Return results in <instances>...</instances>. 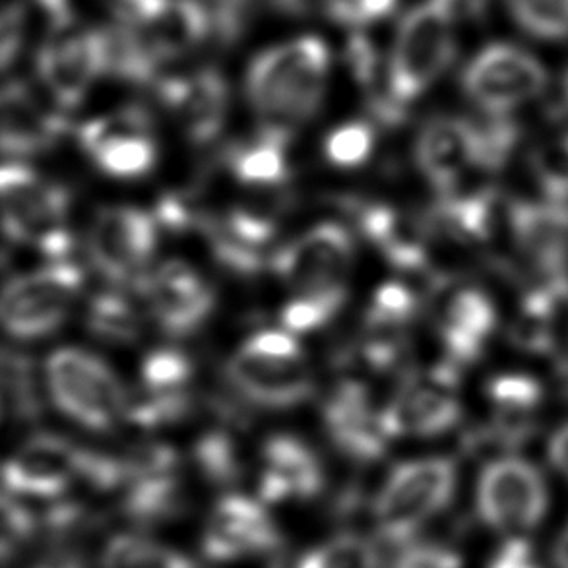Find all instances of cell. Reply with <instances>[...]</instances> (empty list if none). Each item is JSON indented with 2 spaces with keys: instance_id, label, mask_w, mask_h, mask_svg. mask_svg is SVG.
Returning <instances> with one entry per match:
<instances>
[{
  "instance_id": "3",
  "label": "cell",
  "mask_w": 568,
  "mask_h": 568,
  "mask_svg": "<svg viewBox=\"0 0 568 568\" xmlns=\"http://www.w3.org/2000/svg\"><path fill=\"white\" fill-rule=\"evenodd\" d=\"M456 477V464L440 456L404 462L392 469L373 505L378 538L399 547L412 541L430 518L448 507Z\"/></svg>"
},
{
  "instance_id": "20",
  "label": "cell",
  "mask_w": 568,
  "mask_h": 568,
  "mask_svg": "<svg viewBox=\"0 0 568 568\" xmlns=\"http://www.w3.org/2000/svg\"><path fill=\"white\" fill-rule=\"evenodd\" d=\"M155 92L194 144L204 146L222 132L230 109V85L220 70L207 67L163 78L158 80Z\"/></svg>"
},
{
  "instance_id": "41",
  "label": "cell",
  "mask_w": 568,
  "mask_h": 568,
  "mask_svg": "<svg viewBox=\"0 0 568 568\" xmlns=\"http://www.w3.org/2000/svg\"><path fill=\"white\" fill-rule=\"evenodd\" d=\"M392 568H462V559L450 547L412 539L402 546Z\"/></svg>"
},
{
  "instance_id": "27",
  "label": "cell",
  "mask_w": 568,
  "mask_h": 568,
  "mask_svg": "<svg viewBox=\"0 0 568 568\" xmlns=\"http://www.w3.org/2000/svg\"><path fill=\"white\" fill-rule=\"evenodd\" d=\"M2 409L12 422H36L41 415L38 384L30 357L4 349L2 355Z\"/></svg>"
},
{
  "instance_id": "46",
  "label": "cell",
  "mask_w": 568,
  "mask_h": 568,
  "mask_svg": "<svg viewBox=\"0 0 568 568\" xmlns=\"http://www.w3.org/2000/svg\"><path fill=\"white\" fill-rule=\"evenodd\" d=\"M398 0H355L352 26L378 22L394 12Z\"/></svg>"
},
{
  "instance_id": "5",
  "label": "cell",
  "mask_w": 568,
  "mask_h": 568,
  "mask_svg": "<svg viewBox=\"0 0 568 568\" xmlns=\"http://www.w3.org/2000/svg\"><path fill=\"white\" fill-rule=\"evenodd\" d=\"M47 384L62 414L92 430H109L124 417L126 392L98 355L64 347L47 362Z\"/></svg>"
},
{
  "instance_id": "35",
  "label": "cell",
  "mask_w": 568,
  "mask_h": 568,
  "mask_svg": "<svg viewBox=\"0 0 568 568\" xmlns=\"http://www.w3.org/2000/svg\"><path fill=\"white\" fill-rule=\"evenodd\" d=\"M375 144V129L369 123L354 121L332 131L324 144V152L336 168H357L369 160Z\"/></svg>"
},
{
  "instance_id": "19",
  "label": "cell",
  "mask_w": 568,
  "mask_h": 568,
  "mask_svg": "<svg viewBox=\"0 0 568 568\" xmlns=\"http://www.w3.org/2000/svg\"><path fill=\"white\" fill-rule=\"evenodd\" d=\"M415 162L430 185L448 192L474 168L485 165L484 131L458 116H438L423 126Z\"/></svg>"
},
{
  "instance_id": "39",
  "label": "cell",
  "mask_w": 568,
  "mask_h": 568,
  "mask_svg": "<svg viewBox=\"0 0 568 568\" xmlns=\"http://www.w3.org/2000/svg\"><path fill=\"white\" fill-rule=\"evenodd\" d=\"M417 300L412 290L402 284H383L367 313V323L404 326L415 315Z\"/></svg>"
},
{
  "instance_id": "26",
  "label": "cell",
  "mask_w": 568,
  "mask_h": 568,
  "mask_svg": "<svg viewBox=\"0 0 568 568\" xmlns=\"http://www.w3.org/2000/svg\"><path fill=\"white\" fill-rule=\"evenodd\" d=\"M290 140L262 131L248 144L235 146L227 155L233 175L245 185H280L290 175L285 144Z\"/></svg>"
},
{
  "instance_id": "11",
  "label": "cell",
  "mask_w": 568,
  "mask_h": 568,
  "mask_svg": "<svg viewBox=\"0 0 568 568\" xmlns=\"http://www.w3.org/2000/svg\"><path fill=\"white\" fill-rule=\"evenodd\" d=\"M152 115L131 103L111 115L93 119L78 129L80 146L109 178H142L155 163Z\"/></svg>"
},
{
  "instance_id": "23",
  "label": "cell",
  "mask_w": 568,
  "mask_h": 568,
  "mask_svg": "<svg viewBox=\"0 0 568 568\" xmlns=\"http://www.w3.org/2000/svg\"><path fill=\"white\" fill-rule=\"evenodd\" d=\"M67 121L62 111H51L22 80H12L2 92V150L4 154L33 155L57 144Z\"/></svg>"
},
{
  "instance_id": "25",
  "label": "cell",
  "mask_w": 568,
  "mask_h": 568,
  "mask_svg": "<svg viewBox=\"0 0 568 568\" xmlns=\"http://www.w3.org/2000/svg\"><path fill=\"white\" fill-rule=\"evenodd\" d=\"M497 326L493 301L479 290H462L446 305L440 334L453 362L469 363L479 357L485 342Z\"/></svg>"
},
{
  "instance_id": "8",
  "label": "cell",
  "mask_w": 568,
  "mask_h": 568,
  "mask_svg": "<svg viewBox=\"0 0 568 568\" xmlns=\"http://www.w3.org/2000/svg\"><path fill=\"white\" fill-rule=\"evenodd\" d=\"M464 90L477 108L505 115L523 108L546 90V67L520 47L493 43L469 61Z\"/></svg>"
},
{
  "instance_id": "13",
  "label": "cell",
  "mask_w": 568,
  "mask_h": 568,
  "mask_svg": "<svg viewBox=\"0 0 568 568\" xmlns=\"http://www.w3.org/2000/svg\"><path fill=\"white\" fill-rule=\"evenodd\" d=\"M155 215L139 207L101 210L90 233V258L101 276L124 284L139 280L158 245Z\"/></svg>"
},
{
  "instance_id": "7",
  "label": "cell",
  "mask_w": 568,
  "mask_h": 568,
  "mask_svg": "<svg viewBox=\"0 0 568 568\" xmlns=\"http://www.w3.org/2000/svg\"><path fill=\"white\" fill-rule=\"evenodd\" d=\"M479 518L493 530L520 536L544 520L549 505L539 469L515 456L487 464L477 481Z\"/></svg>"
},
{
  "instance_id": "37",
  "label": "cell",
  "mask_w": 568,
  "mask_h": 568,
  "mask_svg": "<svg viewBox=\"0 0 568 568\" xmlns=\"http://www.w3.org/2000/svg\"><path fill=\"white\" fill-rule=\"evenodd\" d=\"M206 7L210 23H212V38L231 45L235 43L253 18L254 7L261 0H202Z\"/></svg>"
},
{
  "instance_id": "21",
  "label": "cell",
  "mask_w": 568,
  "mask_h": 568,
  "mask_svg": "<svg viewBox=\"0 0 568 568\" xmlns=\"http://www.w3.org/2000/svg\"><path fill=\"white\" fill-rule=\"evenodd\" d=\"M324 422L339 453L363 464L381 458L390 440L381 414L373 412L369 390L354 381H346L334 390L324 407Z\"/></svg>"
},
{
  "instance_id": "36",
  "label": "cell",
  "mask_w": 568,
  "mask_h": 568,
  "mask_svg": "<svg viewBox=\"0 0 568 568\" xmlns=\"http://www.w3.org/2000/svg\"><path fill=\"white\" fill-rule=\"evenodd\" d=\"M489 394L505 422L523 419L526 415H530L541 402V386L534 378L518 377V375L495 378Z\"/></svg>"
},
{
  "instance_id": "47",
  "label": "cell",
  "mask_w": 568,
  "mask_h": 568,
  "mask_svg": "<svg viewBox=\"0 0 568 568\" xmlns=\"http://www.w3.org/2000/svg\"><path fill=\"white\" fill-rule=\"evenodd\" d=\"M33 568H85L77 551L57 547L39 557Z\"/></svg>"
},
{
  "instance_id": "53",
  "label": "cell",
  "mask_w": 568,
  "mask_h": 568,
  "mask_svg": "<svg viewBox=\"0 0 568 568\" xmlns=\"http://www.w3.org/2000/svg\"><path fill=\"white\" fill-rule=\"evenodd\" d=\"M565 92H567V100H568V70H567V78H565Z\"/></svg>"
},
{
  "instance_id": "33",
  "label": "cell",
  "mask_w": 568,
  "mask_h": 568,
  "mask_svg": "<svg viewBox=\"0 0 568 568\" xmlns=\"http://www.w3.org/2000/svg\"><path fill=\"white\" fill-rule=\"evenodd\" d=\"M194 460L207 481L215 485H233L243 476L233 438L223 430H210L194 446Z\"/></svg>"
},
{
  "instance_id": "2",
  "label": "cell",
  "mask_w": 568,
  "mask_h": 568,
  "mask_svg": "<svg viewBox=\"0 0 568 568\" xmlns=\"http://www.w3.org/2000/svg\"><path fill=\"white\" fill-rule=\"evenodd\" d=\"M454 54L453 10L437 0L412 8L396 30L384 98L406 113L445 74Z\"/></svg>"
},
{
  "instance_id": "48",
  "label": "cell",
  "mask_w": 568,
  "mask_h": 568,
  "mask_svg": "<svg viewBox=\"0 0 568 568\" xmlns=\"http://www.w3.org/2000/svg\"><path fill=\"white\" fill-rule=\"evenodd\" d=\"M549 460L568 479V423L551 437Z\"/></svg>"
},
{
  "instance_id": "1",
  "label": "cell",
  "mask_w": 568,
  "mask_h": 568,
  "mask_svg": "<svg viewBox=\"0 0 568 568\" xmlns=\"http://www.w3.org/2000/svg\"><path fill=\"white\" fill-rule=\"evenodd\" d=\"M331 69V51L316 36L293 39L258 54L246 72V98L262 131L292 139L321 109Z\"/></svg>"
},
{
  "instance_id": "10",
  "label": "cell",
  "mask_w": 568,
  "mask_h": 568,
  "mask_svg": "<svg viewBox=\"0 0 568 568\" xmlns=\"http://www.w3.org/2000/svg\"><path fill=\"white\" fill-rule=\"evenodd\" d=\"M38 77L54 103L74 109L93 80L108 74V38L103 30L59 28L39 49Z\"/></svg>"
},
{
  "instance_id": "17",
  "label": "cell",
  "mask_w": 568,
  "mask_h": 568,
  "mask_svg": "<svg viewBox=\"0 0 568 568\" xmlns=\"http://www.w3.org/2000/svg\"><path fill=\"white\" fill-rule=\"evenodd\" d=\"M136 285L155 323L175 338L199 331L214 311V290L185 262H165L152 274H142Z\"/></svg>"
},
{
  "instance_id": "43",
  "label": "cell",
  "mask_w": 568,
  "mask_h": 568,
  "mask_svg": "<svg viewBox=\"0 0 568 568\" xmlns=\"http://www.w3.org/2000/svg\"><path fill=\"white\" fill-rule=\"evenodd\" d=\"M23 23H26V10L22 2L14 0L7 4L0 18V57H2L4 70L12 64L22 47Z\"/></svg>"
},
{
  "instance_id": "15",
  "label": "cell",
  "mask_w": 568,
  "mask_h": 568,
  "mask_svg": "<svg viewBox=\"0 0 568 568\" xmlns=\"http://www.w3.org/2000/svg\"><path fill=\"white\" fill-rule=\"evenodd\" d=\"M453 367H438L427 375L404 381L396 398L381 412L384 430L390 438L435 437L460 419Z\"/></svg>"
},
{
  "instance_id": "16",
  "label": "cell",
  "mask_w": 568,
  "mask_h": 568,
  "mask_svg": "<svg viewBox=\"0 0 568 568\" xmlns=\"http://www.w3.org/2000/svg\"><path fill=\"white\" fill-rule=\"evenodd\" d=\"M282 536L261 503L227 495L207 518L202 551L210 561L239 562L277 554Z\"/></svg>"
},
{
  "instance_id": "45",
  "label": "cell",
  "mask_w": 568,
  "mask_h": 568,
  "mask_svg": "<svg viewBox=\"0 0 568 568\" xmlns=\"http://www.w3.org/2000/svg\"><path fill=\"white\" fill-rule=\"evenodd\" d=\"M36 4L45 12L54 30L77 26L78 0H36Z\"/></svg>"
},
{
  "instance_id": "18",
  "label": "cell",
  "mask_w": 568,
  "mask_h": 568,
  "mask_svg": "<svg viewBox=\"0 0 568 568\" xmlns=\"http://www.w3.org/2000/svg\"><path fill=\"white\" fill-rule=\"evenodd\" d=\"M85 450L54 435H39L4 466V491L22 499H54L82 479Z\"/></svg>"
},
{
  "instance_id": "9",
  "label": "cell",
  "mask_w": 568,
  "mask_h": 568,
  "mask_svg": "<svg viewBox=\"0 0 568 568\" xmlns=\"http://www.w3.org/2000/svg\"><path fill=\"white\" fill-rule=\"evenodd\" d=\"M115 22L129 26L163 67L212 38L202 0H115Z\"/></svg>"
},
{
  "instance_id": "32",
  "label": "cell",
  "mask_w": 568,
  "mask_h": 568,
  "mask_svg": "<svg viewBox=\"0 0 568 568\" xmlns=\"http://www.w3.org/2000/svg\"><path fill=\"white\" fill-rule=\"evenodd\" d=\"M88 326L95 336L109 342H134L140 334V318L131 303L116 293H101L88 307Z\"/></svg>"
},
{
  "instance_id": "44",
  "label": "cell",
  "mask_w": 568,
  "mask_h": 568,
  "mask_svg": "<svg viewBox=\"0 0 568 568\" xmlns=\"http://www.w3.org/2000/svg\"><path fill=\"white\" fill-rule=\"evenodd\" d=\"M485 568H544L536 549L520 536H510Z\"/></svg>"
},
{
  "instance_id": "6",
  "label": "cell",
  "mask_w": 568,
  "mask_h": 568,
  "mask_svg": "<svg viewBox=\"0 0 568 568\" xmlns=\"http://www.w3.org/2000/svg\"><path fill=\"white\" fill-rule=\"evenodd\" d=\"M82 284V270L67 261L16 277L2 297L4 328L14 338H43L67 321Z\"/></svg>"
},
{
  "instance_id": "49",
  "label": "cell",
  "mask_w": 568,
  "mask_h": 568,
  "mask_svg": "<svg viewBox=\"0 0 568 568\" xmlns=\"http://www.w3.org/2000/svg\"><path fill=\"white\" fill-rule=\"evenodd\" d=\"M321 4L334 22L352 26L355 0H321Z\"/></svg>"
},
{
  "instance_id": "29",
  "label": "cell",
  "mask_w": 568,
  "mask_h": 568,
  "mask_svg": "<svg viewBox=\"0 0 568 568\" xmlns=\"http://www.w3.org/2000/svg\"><path fill=\"white\" fill-rule=\"evenodd\" d=\"M191 409V396L185 388H150L126 396L124 419L139 427H162L183 419Z\"/></svg>"
},
{
  "instance_id": "31",
  "label": "cell",
  "mask_w": 568,
  "mask_h": 568,
  "mask_svg": "<svg viewBox=\"0 0 568 568\" xmlns=\"http://www.w3.org/2000/svg\"><path fill=\"white\" fill-rule=\"evenodd\" d=\"M347 300L346 285L323 290V292L300 293V297L290 301L280 321L292 334H303L323 328L324 324L338 315Z\"/></svg>"
},
{
  "instance_id": "52",
  "label": "cell",
  "mask_w": 568,
  "mask_h": 568,
  "mask_svg": "<svg viewBox=\"0 0 568 568\" xmlns=\"http://www.w3.org/2000/svg\"><path fill=\"white\" fill-rule=\"evenodd\" d=\"M437 2H440V4H445L446 8L454 10V7H456L460 0H437Z\"/></svg>"
},
{
  "instance_id": "38",
  "label": "cell",
  "mask_w": 568,
  "mask_h": 568,
  "mask_svg": "<svg viewBox=\"0 0 568 568\" xmlns=\"http://www.w3.org/2000/svg\"><path fill=\"white\" fill-rule=\"evenodd\" d=\"M191 375V359L183 352L171 347L155 349L142 363V377L150 388H185Z\"/></svg>"
},
{
  "instance_id": "51",
  "label": "cell",
  "mask_w": 568,
  "mask_h": 568,
  "mask_svg": "<svg viewBox=\"0 0 568 568\" xmlns=\"http://www.w3.org/2000/svg\"><path fill=\"white\" fill-rule=\"evenodd\" d=\"M554 561L557 568H568V524L555 544Z\"/></svg>"
},
{
  "instance_id": "42",
  "label": "cell",
  "mask_w": 568,
  "mask_h": 568,
  "mask_svg": "<svg viewBox=\"0 0 568 568\" xmlns=\"http://www.w3.org/2000/svg\"><path fill=\"white\" fill-rule=\"evenodd\" d=\"M346 64L355 80L362 85L375 84L378 70L377 49L367 36L354 33L346 43Z\"/></svg>"
},
{
  "instance_id": "50",
  "label": "cell",
  "mask_w": 568,
  "mask_h": 568,
  "mask_svg": "<svg viewBox=\"0 0 568 568\" xmlns=\"http://www.w3.org/2000/svg\"><path fill=\"white\" fill-rule=\"evenodd\" d=\"M261 2L285 16H305L313 7V0H261Z\"/></svg>"
},
{
  "instance_id": "24",
  "label": "cell",
  "mask_w": 568,
  "mask_h": 568,
  "mask_svg": "<svg viewBox=\"0 0 568 568\" xmlns=\"http://www.w3.org/2000/svg\"><path fill=\"white\" fill-rule=\"evenodd\" d=\"M355 217L363 235L381 248L394 268L404 272L425 268V233L417 223L384 204H362L355 210Z\"/></svg>"
},
{
  "instance_id": "28",
  "label": "cell",
  "mask_w": 568,
  "mask_h": 568,
  "mask_svg": "<svg viewBox=\"0 0 568 568\" xmlns=\"http://www.w3.org/2000/svg\"><path fill=\"white\" fill-rule=\"evenodd\" d=\"M101 568H196L185 555L136 534H119L101 555Z\"/></svg>"
},
{
  "instance_id": "14",
  "label": "cell",
  "mask_w": 568,
  "mask_h": 568,
  "mask_svg": "<svg viewBox=\"0 0 568 568\" xmlns=\"http://www.w3.org/2000/svg\"><path fill=\"white\" fill-rule=\"evenodd\" d=\"M225 373L243 398L266 409L300 406L315 392L303 355L268 354L248 342L231 357Z\"/></svg>"
},
{
  "instance_id": "40",
  "label": "cell",
  "mask_w": 568,
  "mask_h": 568,
  "mask_svg": "<svg viewBox=\"0 0 568 568\" xmlns=\"http://www.w3.org/2000/svg\"><path fill=\"white\" fill-rule=\"evenodd\" d=\"M536 170L554 202L562 204L568 200V134L539 150Z\"/></svg>"
},
{
  "instance_id": "4",
  "label": "cell",
  "mask_w": 568,
  "mask_h": 568,
  "mask_svg": "<svg viewBox=\"0 0 568 568\" xmlns=\"http://www.w3.org/2000/svg\"><path fill=\"white\" fill-rule=\"evenodd\" d=\"M0 189L7 237L38 246L53 261L67 258L72 251V237L67 230L69 191L20 162L4 163Z\"/></svg>"
},
{
  "instance_id": "12",
  "label": "cell",
  "mask_w": 568,
  "mask_h": 568,
  "mask_svg": "<svg viewBox=\"0 0 568 568\" xmlns=\"http://www.w3.org/2000/svg\"><path fill=\"white\" fill-rule=\"evenodd\" d=\"M354 253L352 233L342 223L326 222L277 248L270 266L297 293L323 292L346 285Z\"/></svg>"
},
{
  "instance_id": "34",
  "label": "cell",
  "mask_w": 568,
  "mask_h": 568,
  "mask_svg": "<svg viewBox=\"0 0 568 568\" xmlns=\"http://www.w3.org/2000/svg\"><path fill=\"white\" fill-rule=\"evenodd\" d=\"M516 22L546 41L568 38V0H507Z\"/></svg>"
},
{
  "instance_id": "22",
  "label": "cell",
  "mask_w": 568,
  "mask_h": 568,
  "mask_svg": "<svg viewBox=\"0 0 568 568\" xmlns=\"http://www.w3.org/2000/svg\"><path fill=\"white\" fill-rule=\"evenodd\" d=\"M323 487V464L311 446L290 435H276L264 443L258 479L262 503L313 499Z\"/></svg>"
},
{
  "instance_id": "30",
  "label": "cell",
  "mask_w": 568,
  "mask_h": 568,
  "mask_svg": "<svg viewBox=\"0 0 568 568\" xmlns=\"http://www.w3.org/2000/svg\"><path fill=\"white\" fill-rule=\"evenodd\" d=\"M297 568H381V555L369 539L339 534L303 555Z\"/></svg>"
}]
</instances>
